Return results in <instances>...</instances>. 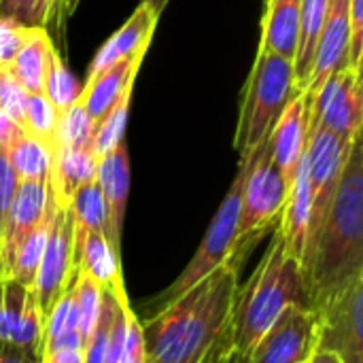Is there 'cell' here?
I'll return each instance as SVG.
<instances>
[{
	"mask_svg": "<svg viewBox=\"0 0 363 363\" xmlns=\"http://www.w3.org/2000/svg\"><path fill=\"white\" fill-rule=\"evenodd\" d=\"M247 177V160H240L238 172L221 200L198 251L189 259V264L183 268L181 274L170 283L168 289H164L157 298L155 304L162 308L177 298H181L185 291L196 287L202 279L213 274L217 268H221L228 262H234V251H236V234H238V215H240V198H242V185Z\"/></svg>",
	"mask_w": 363,
	"mask_h": 363,
	"instance_id": "5",
	"label": "cell"
},
{
	"mask_svg": "<svg viewBox=\"0 0 363 363\" xmlns=\"http://www.w3.org/2000/svg\"><path fill=\"white\" fill-rule=\"evenodd\" d=\"M49 204L47 181H19L0 223V279L6 277L11 259L21 240L40 223Z\"/></svg>",
	"mask_w": 363,
	"mask_h": 363,
	"instance_id": "13",
	"label": "cell"
},
{
	"mask_svg": "<svg viewBox=\"0 0 363 363\" xmlns=\"http://www.w3.org/2000/svg\"><path fill=\"white\" fill-rule=\"evenodd\" d=\"M317 349L319 315L304 304H291L249 349L245 363H308Z\"/></svg>",
	"mask_w": 363,
	"mask_h": 363,
	"instance_id": "8",
	"label": "cell"
},
{
	"mask_svg": "<svg viewBox=\"0 0 363 363\" xmlns=\"http://www.w3.org/2000/svg\"><path fill=\"white\" fill-rule=\"evenodd\" d=\"M345 66H349V0H330L315 49L313 72L306 89L308 96H315L323 83Z\"/></svg>",
	"mask_w": 363,
	"mask_h": 363,
	"instance_id": "15",
	"label": "cell"
},
{
	"mask_svg": "<svg viewBox=\"0 0 363 363\" xmlns=\"http://www.w3.org/2000/svg\"><path fill=\"white\" fill-rule=\"evenodd\" d=\"M43 94L49 98V102L55 106L57 115L64 113L66 108H70L83 94V85L79 83V79L68 70V66L64 64L62 55L55 51V47L51 49L49 55V68H47V77H45V89Z\"/></svg>",
	"mask_w": 363,
	"mask_h": 363,
	"instance_id": "28",
	"label": "cell"
},
{
	"mask_svg": "<svg viewBox=\"0 0 363 363\" xmlns=\"http://www.w3.org/2000/svg\"><path fill=\"white\" fill-rule=\"evenodd\" d=\"M98 174V157L91 149L55 147L51 151L49 189L60 206H68L77 189L94 183Z\"/></svg>",
	"mask_w": 363,
	"mask_h": 363,
	"instance_id": "20",
	"label": "cell"
},
{
	"mask_svg": "<svg viewBox=\"0 0 363 363\" xmlns=\"http://www.w3.org/2000/svg\"><path fill=\"white\" fill-rule=\"evenodd\" d=\"M304 300L321 311L363 277V147L351 143L330 211L302 257Z\"/></svg>",
	"mask_w": 363,
	"mask_h": 363,
	"instance_id": "2",
	"label": "cell"
},
{
	"mask_svg": "<svg viewBox=\"0 0 363 363\" xmlns=\"http://www.w3.org/2000/svg\"><path fill=\"white\" fill-rule=\"evenodd\" d=\"M17 177L11 168V162L6 157V151L0 149V223H2V217L6 215L9 211V204L13 200V194L17 189Z\"/></svg>",
	"mask_w": 363,
	"mask_h": 363,
	"instance_id": "39",
	"label": "cell"
},
{
	"mask_svg": "<svg viewBox=\"0 0 363 363\" xmlns=\"http://www.w3.org/2000/svg\"><path fill=\"white\" fill-rule=\"evenodd\" d=\"M143 60H145V53H138L128 60H119L111 64L108 68H104L102 72H98L96 77L85 81L83 94L79 100L96 123H100L106 117V113L113 108V104L121 98V94L128 87H134Z\"/></svg>",
	"mask_w": 363,
	"mask_h": 363,
	"instance_id": "17",
	"label": "cell"
},
{
	"mask_svg": "<svg viewBox=\"0 0 363 363\" xmlns=\"http://www.w3.org/2000/svg\"><path fill=\"white\" fill-rule=\"evenodd\" d=\"M308 221H311V185H308L306 160L302 157L298 174H296L294 183L289 185V194H287L285 206L281 211L279 230H277L287 255L296 257L300 264H302L304 249H306Z\"/></svg>",
	"mask_w": 363,
	"mask_h": 363,
	"instance_id": "18",
	"label": "cell"
},
{
	"mask_svg": "<svg viewBox=\"0 0 363 363\" xmlns=\"http://www.w3.org/2000/svg\"><path fill=\"white\" fill-rule=\"evenodd\" d=\"M132 89L128 87L121 98L113 104V108L106 113V117L96 125V134H94V155L100 160L106 153H111L121 140H123V132L128 125V115H130V102H132Z\"/></svg>",
	"mask_w": 363,
	"mask_h": 363,
	"instance_id": "29",
	"label": "cell"
},
{
	"mask_svg": "<svg viewBox=\"0 0 363 363\" xmlns=\"http://www.w3.org/2000/svg\"><path fill=\"white\" fill-rule=\"evenodd\" d=\"M157 21H160V15L149 4L140 2L136 11L128 17V21L98 49V53L94 55L87 68V79L96 77L98 72H102L104 68H108L111 64L119 60L147 53Z\"/></svg>",
	"mask_w": 363,
	"mask_h": 363,
	"instance_id": "16",
	"label": "cell"
},
{
	"mask_svg": "<svg viewBox=\"0 0 363 363\" xmlns=\"http://www.w3.org/2000/svg\"><path fill=\"white\" fill-rule=\"evenodd\" d=\"M43 325H45V315L38 308V304H36V300H34V296L30 291V296H28V300L23 304V311H21V315H19L6 345L38 357L40 340H43Z\"/></svg>",
	"mask_w": 363,
	"mask_h": 363,
	"instance_id": "32",
	"label": "cell"
},
{
	"mask_svg": "<svg viewBox=\"0 0 363 363\" xmlns=\"http://www.w3.org/2000/svg\"><path fill=\"white\" fill-rule=\"evenodd\" d=\"M296 91L294 64L281 55L259 49L242 91L234 147L240 157H249L262 147L285 104Z\"/></svg>",
	"mask_w": 363,
	"mask_h": 363,
	"instance_id": "4",
	"label": "cell"
},
{
	"mask_svg": "<svg viewBox=\"0 0 363 363\" xmlns=\"http://www.w3.org/2000/svg\"><path fill=\"white\" fill-rule=\"evenodd\" d=\"M32 28L19 26L11 19L0 17V68H9L17 51L23 47Z\"/></svg>",
	"mask_w": 363,
	"mask_h": 363,
	"instance_id": "36",
	"label": "cell"
},
{
	"mask_svg": "<svg viewBox=\"0 0 363 363\" xmlns=\"http://www.w3.org/2000/svg\"><path fill=\"white\" fill-rule=\"evenodd\" d=\"M349 149H351V143H345L334 132H330L328 128L311 119L306 153H304L306 170H308V185H311V221H308L306 247L317 236L330 211Z\"/></svg>",
	"mask_w": 363,
	"mask_h": 363,
	"instance_id": "7",
	"label": "cell"
},
{
	"mask_svg": "<svg viewBox=\"0 0 363 363\" xmlns=\"http://www.w3.org/2000/svg\"><path fill=\"white\" fill-rule=\"evenodd\" d=\"M28 96H30V91L23 89V85L11 74V70L0 68V111H4L21 128H23Z\"/></svg>",
	"mask_w": 363,
	"mask_h": 363,
	"instance_id": "35",
	"label": "cell"
},
{
	"mask_svg": "<svg viewBox=\"0 0 363 363\" xmlns=\"http://www.w3.org/2000/svg\"><path fill=\"white\" fill-rule=\"evenodd\" d=\"M77 270L74 262V228L68 206L57 204V213L53 217L49 238L45 253L40 257L34 283L30 287L38 308L43 315L51 308V304L57 300V296L66 289V285L72 281Z\"/></svg>",
	"mask_w": 363,
	"mask_h": 363,
	"instance_id": "11",
	"label": "cell"
},
{
	"mask_svg": "<svg viewBox=\"0 0 363 363\" xmlns=\"http://www.w3.org/2000/svg\"><path fill=\"white\" fill-rule=\"evenodd\" d=\"M311 119L334 132L345 143L362 136L363 91L362 68L345 66L311 96Z\"/></svg>",
	"mask_w": 363,
	"mask_h": 363,
	"instance_id": "9",
	"label": "cell"
},
{
	"mask_svg": "<svg viewBox=\"0 0 363 363\" xmlns=\"http://www.w3.org/2000/svg\"><path fill=\"white\" fill-rule=\"evenodd\" d=\"M53 43L45 28H32L23 47L13 57L9 70L30 94H43Z\"/></svg>",
	"mask_w": 363,
	"mask_h": 363,
	"instance_id": "22",
	"label": "cell"
},
{
	"mask_svg": "<svg viewBox=\"0 0 363 363\" xmlns=\"http://www.w3.org/2000/svg\"><path fill=\"white\" fill-rule=\"evenodd\" d=\"M96 183L106 206V238L113 249L121 253V230L130 196V153L125 140L98 160Z\"/></svg>",
	"mask_w": 363,
	"mask_h": 363,
	"instance_id": "14",
	"label": "cell"
},
{
	"mask_svg": "<svg viewBox=\"0 0 363 363\" xmlns=\"http://www.w3.org/2000/svg\"><path fill=\"white\" fill-rule=\"evenodd\" d=\"M74 262L77 268L94 279L102 289H108L115 296H128L119 251L113 249L104 232L85 234L74 245Z\"/></svg>",
	"mask_w": 363,
	"mask_h": 363,
	"instance_id": "19",
	"label": "cell"
},
{
	"mask_svg": "<svg viewBox=\"0 0 363 363\" xmlns=\"http://www.w3.org/2000/svg\"><path fill=\"white\" fill-rule=\"evenodd\" d=\"M30 296V289L17 281L2 279L0 281V342L6 345L11 332L23 311V304Z\"/></svg>",
	"mask_w": 363,
	"mask_h": 363,
	"instance_id": "34",
	"label": "cell"
},
{
	"mask_svg": "<svg viewBox=\"0 0 363 363\" xmlns=\"http://www.w3.org/2000/svg\"><path fill=\"white\" fill-rule=\"evenodd\" d=\"M96 121L89 117L81 100H77L70 108L57 115V125H55V147H66V149H91L94 147V134H96ZM51 149V151H53ZM94 151V149H91Z\"/></svg>",
	"mask_w": 363,
	"mask_h": 363,
	"instance_id": "27",
	"label": "cell"
},
{
	"mask_svg": "<svg viewBox=\"0 0 363 363\" xmlns=\"http://www.w3.org/2000/svg\"><path fill=\"white\" fill-rule=\"evenodd\" d=\"M64 0H0V17L26 28H49Z\"/></svg>",
	"mask_w": 363,
	"mask_h": 363,
	"instance_id": "30",
	"label": "cell"
},
{
	"mask_svg": "<svg viewBox=\"0 0 363 363\" xmlns=\"http://www.w3.org/2000/svg\"><path fill=\"white\" fill-rule=\"evenodd\" d=\"M291 304L306 306L302 264L287 255L281 236L274 234L262 264L247 281L245 289L238 287L228 332L230 349L245 359L249 349Z\"/></svg>",
	"mask_w": 363,
	"mask_h": 363,
	"instance_id": "3",
	"label": "cell"
},
{
	"mask_svg": "<svg viewBox=\"0 0 363 363\" xmlns=\"http://www.w3.org/2000/svg\"><path fill=\"white\" fill-rule=\"evenodd\" d=\"M240 160H247V177L240 198L234 262L247 245L257 240V236L264 234L281 217L289 194V185L285 183L281 170L270 157L268 140L257 147L249 157Z\"/></svg>",
	"mask_w": 363,
	"mask_h": 363,
	"instance_id": "6",
	"label": "cell"
},
{
	"mask_svg": "<svg viewBox=\"0 0 363 363\" xmlns=\"http://www.w3.org/2000/svg\"><path fill=\"white\" fill-rule=\"evenodd\" d=\"M363 0H349V66L362 68Z\"/></svg>",
	"mask_w": 363,
	"mask_h": 363,
	"instance_id": "37",
	"label": "cell"
},
{
	"mask_svg": "<svg viewBox=\"0 0 363 363\" xmlns=\"http://www.w3.org/2000/svg\"><path fill=\"white\" fill-rule=\"evenodd\" d=\"M330 0H302L300 2V36H298V51L294 60V81L296 89H308L315 49L317 40L325 21Z\"/></svg>",
	"mask_w": 363,
	"mask_h": 363,
	"instance_id": "23",
	"label": "cell"
},
{
	"mask_svg": "<svg viewBox=\"0 0 363 363\" xmlns=\"http://www.w3.org/2000/svg\"><path fill=\"white\" fill-rule=\"evenodd\" d=\"M0 363H38V357L0 342Z\"/></svg>",
	"mask_w": 363,
	"mask_h": 363,
	"instance_id": "42",
	"label": "cell"
},
{
	"mask_svg": "<svg viewBox=\"0 0 363 363\" xmlns=\"http://www.w3.org/2000/svg\"><path fill=\"white\" fill-rule=\"evenodd\" d=\"M300 2L302 0H268L262 19L259 49L281 55L291 64L300 36Z\"/></svg>",
	"mask_w": 363,
	"mask_h": 363,
	"instance_id": "21",
	"label": "cell"
},
{
	"mask_svg": "<svg viewBox=\"0 0 363 363\" xmlns=\"http://www.w3.org/2000/svg\"><path fill=\"white\" fill-rule=\"evenodd\" d=\"M38 363H85L83 345H64L45 349L38 355Z\"/></svg>",
	"mask_w": 363,
	"mask_h": 363,
	"instance_id": "40",
	"label": "cell"
},
{
	"mask_svg": "<svg viewBox=\"0 0 363 363\" xmlns=\"http://www.w3.org/2000/svg\"><path fill=\"white\" fill-rule=\"evenodd\" d=\"M308 363H340V359L334 355V353H330V351H323V349H317V353L311 357V362Z\"/></svg>",
	"mask_w": 363,
	"mask_h": 363,
	"instance_id": "44",
	"label": "cell"
},
{
	"mask_svg": "<svg viewBox=\"0 0 363 363\" xmlns=\"http://www.w3.org/2000/svg\"><path fill=\"white\" fill-rule=\"evenodd\" d=\"M55 125H57V111L49 102V98L45 94H30L26 102L23 132L32 134L34 138L43 140L47 147L53 149Z\"/></svg>",
	"mask_w": 363,
	"mask_h": 363,
	"instance_id": "33",
	"label": "cell"
},
{
	"mask_svg": "<svg viewBox=\"0 0 363 363\" xmlns=\"http://www.w3.org/2000/svg\"><path fill=\"white\" fill-rule=\"evenodd\" d=\"M140 2L149 4V6H151L155 13H157V15H162V13H164V9L168 6V2H170V0H140Z\"/></svg>",
	"mask_w": 363,
	"mask_h": 363,
	"instance_id": "45",
	"label": "cell"
},
{
	"mask_svg": "<svg viewBox=\"0 0 363 363\" xmlns=\"http://www.w3.org/2000/svg\"><path fill=\"white\" fill-rule=\"evenodd\" d=\"M117 363H149L147 349H145V338H143V323H140L136 313L130 315L123 349H121V355H119Z\"/></svg>",
	"mask_w": 363,
	"mask_h": 363,
	"instance_id": "38",
	"label": "cell"
},
{
	"mask_svg": "<svg viewBox=\"0 0 363 363\" xmlns=\"http://www.w3.org/2000/svg\"><path fill=\"white\" fill-rule=\"evenodd\" d=\"M238 287V262H228L140 321L149 363H215L230 345Z\"/></svg>",
	"mask_w": 363,
	"mask_h": 363,
	"instance_id": "1",
	"label": "cell"
},
{
	"mask_svg": "<svg viewBox=\"0 0 363 363\" xmlns=\"http://www.w3.org/2000/svg\"><path fill=\"white\" fill-rule=\"evenodd\" d=\"M6 157L17 181H47L51 170V147L21 132L6 149Z\"/></svg>",
	"mask_w": 363,
	"mask_h": 363,
	"instance_id": "25",
	"label": "cell"
},
{
	"mask_svg": "<svg viewBox=\"0 0 363 363\" xmlns=\"http://www.w3.org/2000/svg\"><path fill=\"white\" fill-rule=\"evenodd\" d=\"M55 213H57V202H55V198H53V194L49 189V204H47L45 217L40 219V223L17 247L4 279L17 281V283H21L28 289L32 287L36 270H38V264H40V257H43L45 247H47V238H49V230H51Z\"/></svg>",
	"mask_w": 363,
	"mask_h": 363,
	"instance_id": "24",
	"label": "cell"
},
{
	"mask_svg": "<svg viewBox=\"0 0 363 363\" xmlns=\"http://www.w3.org/2000/svg\"><path fill=\"white\" fill-rule=\"evenodd\" d=\"M319 315V349L340 363H363V277L325 304Z\"/></svg>",
	"mask_w": 363,
	"mask_h": 363,
	"instance_id": "10",
	"label": "cell"
},
{
	"mask_svg": "<svg viewBox=\"0 0 363 363\" xmlns=\"http://www.w3.org/2000/svg\"><path fill=\"white\" fill-rule=\"evenodd\" d=\"M72 285H74V304H77V313H79V330H81V336L85 342L100 317L104 289L79 268L74 270Z\"/></svg>",
	"mask_w": 363,
	"mask_h": 363,
	"instance_id": "31",
	"label": "cell"
},
{
	"mask_svg": "<svg viewBox=\"0 0 363 363\" xmlns=\"http://www.w3.org/2000/svg\"><path fill=\"white\" fill-rule=\"evenodd\" d=\"M21 132L23 128L17 121H13L4 111H0V149H6Z\"/></svg>",
	"mask_w": 363,
	"mask_h": 363,
	"instance_id": "41",
	"label": "cell"
},
{
	"mask_svg": "<svg viewBox=\"0 0 363 363\" xmlns=\"http://www.w3.org/2000/svg\"><path fill=\"white\" fill-rule=\"evenodd\" d=\"M308 125H311V96L306 89L300 91L296 89L268 136L270 157L281 170L287 185L294 183L300 162L304 157Z\"/></svg>",
	"mask_w": 363,
	"mask_h": 363,
	"instance_id": "12",
	"label": "cell"
},
{
	"mask_svg": "<svg viewBox=\"0 0 363 363\" xmlns=\"http://www.w3.org/2000/svg\"><path fill=\"white\" fill-rule=\"evenodd\" d=\"M0 281H2V279H0Z\"/></svg>",
	"mask_w": 363,
	"mask_h": 363,
	"instance_id": "47",
	"label": "cell"
},
{
	"mask_svg": "<svg viewBox=\"0 0 363 363\" xmlns=\"http://www.w3.org/2000/svg\"><path fill=\"white\" fill-rule=\"evenodd\" d=\"M81 0H64V6H66V13H72L77 6H79Z\"/></svg>",
	"mask_w": 363,
	"mask_h": 363,
	"instance_id": "46",
	"label": "cell"
},
{
	"mask_svg": "<svg viewBox=\"0 0 363 363\" xmlns=\"http://www.w3.org/2000/svg\"><path fill=\"white\" fill-rule=\"evenodd\" d=\"M68 211L74 228V245L89 232L106 234V206L96 181L74 191V196L68 202Z\"/></svg>",
	"mask_w": 363,
	"mask_h": 363,
	"instance_id": "26",
	"label": "cell"
},
{
	"mask_svg": "<svg viewBox=\"0 0 363 363\" xmlns=\"http://www.w3.org/2000/svg\"><path fill=\"white\" fill-rule=\"evenodd\" d=\"M215 363H245V359H242V355H238L236 351H232L230 345H228L223 349V353L215 359Z\"/></svg>",
	"mask_w": 363,
	"mask_h": 363,
	"instance_id": "43",
	"label": "cell"
}]
</instances>
